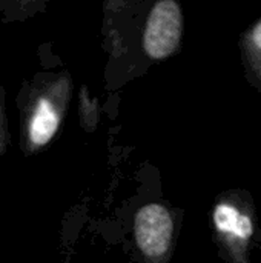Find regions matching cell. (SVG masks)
<instances>
[{"mask_svg": "<svg viewBox=\"0 0 261 263\" xmlns=\"http://www.w3.org/2000/svg\"><path fill=\"white\" fill-rule=\"evenodd\" d=\"M183 15L174 0H162L152 8L145 29V51L152 59H165L172 54L182 39Z\"/></svg>", "mask_w": 261, "mask_h": 263, "instance_id": "6da1fadb", "label": "cell"}, {"mask_svg": "<svg viewBox=\"0 0 261 263\" xmlns=\"http://www.w3.org/2000/svg\"><path fill=\"white\" fill-rule=\"evenodd\" d=\"M172 230V217L162 205H146L135 216V240L148 257H160L168 251Z\"/></svg>", "mask_w": 261, "mask_h": 263, "instance_id": "7a4b0ae2", "label": "cell"}, {"mask_svg": "<svg viewBox=\"0 0 261 263\" xmlns=\"http://www.w3.org/2000/svg\"><path fill=\"white\" fill-rule=\"evenodd\" d=\"M60 117L48 99H40L29 123V140L37 145H46L57 133Z\"/></svg>", "mask_w": 261, "mask_h": 263, "instance_id": "3957f363", "label": "cell"}, {"mask_svg": "<svg viewBox=\"0 0 261 263\" xmlns=\"http://www.w3.org/2000/svg\"><path fill=\"white\" fill-rule=\"evenodd\" d=\"M214 223L220 233L229 234L238 240H248L254 233L251 219L228 203H222L215 208Z\"/></svg>", "mask_w": 261, "mask_h": 263, "instance_id": "277c9868", "label": "cell"}, {"mask_svg": "<svg viewBox=\"0 0 261 263\" xmlns=\"http://www.w3.org/2000/svg\"><path fill=\"white\" fill-rule=\"evenodd\" d=\"M252 42L261 51V22L255 26V29L252 31Z\"/></svg>", "mask_w": 261, "mask_h": 263, "instance_id": "5b68a950", "label": "cell"}]
</instances>
